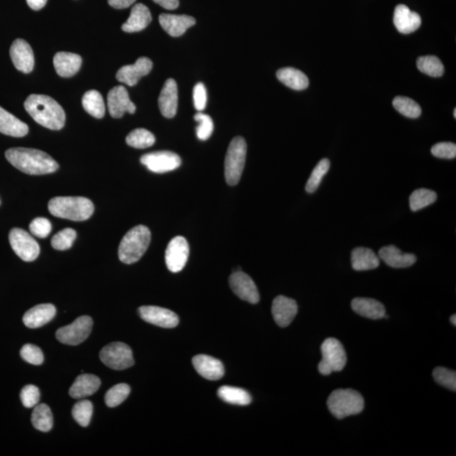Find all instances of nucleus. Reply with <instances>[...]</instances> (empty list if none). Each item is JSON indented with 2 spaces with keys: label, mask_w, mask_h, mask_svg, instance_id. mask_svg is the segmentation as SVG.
I'll use <instances>...</instances> for the list:
<instances>
[{
  "label": "nucleus",
  "mask_w": 456,
  "mask_h": 456,
  "mask_svg": "<svg viewBox=\"0 0 456 456\" xmlns=\"http://www.w3.org/2000/svg\"><path fill=\"white\" fill-rule=\"evenodd\" d=\"M6 158L10 164L26 174H48L59 169L58 163L50 155L30 148H11L6 151Z\"/></svg>",
  "instance_id": "1"
},
{
  "label": "nucleus",
  "mask_w": 456,
  "mask_h": 456,
  "mask_svg": "<svg viewBox=\"0 0 456 456\" xmlns=\"http://www.w3.org/2000/svg\"><path fill=\"white\" fill-rule=\"evenodd\" d=\"M26 112L37 124L52 131H59L66 124V113L55 99L46 95H30L24 104Z\"/></svg>",
  "instance_id": "2"
},
{
  "label": "nucleus",
  "mask_w": 456,
  "mask_h": 456,
  "mask_svg": "<svg viewBox=\"0 0 456 456\" xmlns=\"http://www.w3.org/2000/svg\"><path fill=\"white\" fill-rule=\"evenodd\" d=\"M48 211L56 218L82 222L93 216L94 205L85 197H55L49 201Z\"/></svg>",
  "instance_id": "3"
},
{
  "label": "nucleus",
  "mask_w": 456,
  "mask_h": 456,
  "mask_svg": "<svg viewBox=\"0 0 456 456\" xmlns=\"http://www.w3.org/2000/svg\"><path fill=\"white\" fill-rule=\"evenodd\" d=\"M151 238V231L146 226L139 225L131 228L120 243V260L127 265L135 263L146 252Z\"/></svg>",
  "instance_id": "4"
},
{
  "label": "nucleus",
  "mask_w": 456,
  "mask_h": 456,
  "mask_svg": "<svg viewBox=\"0 0 456 456\" xmlns=\"http://www.w3.org/2000/svg\"><path fill=\"white\" fill-rule=\"evenodd\" d=\"M327 406L330 412L338 419L357 415L364 409L362 395L352 389H339L330 394Z\"/></svg>",
  "instance_id": "5"
},
{
  "label": "nucleus",
  "mask_w": 456,
  "mask_h": 456,
  "mask_svg": "<svg viewBox=\"0 0 456 456\" xmlns=\"http://www.w3.org/2000/svg\"><path fill=\"white\" fill-rule=\"evenodd\" d=\"M247 155V144L243 137H236L231 140L225 160V178L227 184L235 186L240 181L245 169Z\"/></svg>",
  "instance_id": "6"
},
{
  "label": "nucleus",
  "mask_w": 456,
  "mask_h": 456,
  "mask_svg": "<svg viewBox=\"0 0 456 456\" xmlns=\"http://www.w3.org/2000/svg\"><path fill=\"white\" fill-rule=\"evenodd\" d=\"M322 360L319 363V371L323 375L340 372L347 364V354L340 341L328 338L321 345Z\"/></svg>",
  "instance_id": "7"
},
{
  "label": "nucleus",
  "mask_w": 456,
  "mask_h": 456,
  "mask_svg": "<svg viewBox=\"0 0 456 456\" xmlns=\"http://www.w3.org/2000/svg\"><path fill=\"white\" fill-rule=\"evenodd\" d=\"M100 359L106 367L114 370H124L134 365L131 348L123 342H113L101 350Z\"/></svg>",
  "instance_id": "8"
},
{
  "label": "nucleus",
  "mask_w": 456,
  "mask_h": 456,
  "mask_svg": "<svg viewBox=\"0 0 456 456\" xmlns=\"http://www.w3.org/2000/svg\"><path fill=\"white\" fill-rule=\"evenodd\" d=\"M93 325V319L90 316L79 317L72 324L57 330L56 338L61 343L77 345L88 338Z\"/></svg>",
  "instance_id": "9"
},
{
  "label": "nucleus",
  "mask_w": 456,
  "mask_h": 456,
  "mask_svg": "<svg viewBox=\"0 0 456 456\" xmlns=\"http://www.w3.org/2000/svg\"><path fill=\"white\" fill-rule=\"evenodd\" d=\"M9 239L14 252L22 260L32 262L39 256V245L28 231L21 228H13L10 231Z\"/></svg>",
  "instance_id": "10"
},
{
  "label": "nucleus",
  "mask_w": 456,
  "mask_h": 456,
  "mask_svg": "<svg viewBox=\"0 0 456 456\" xmlns=\"http://www.w3.org/2000/svg\"><path fill=\"white\" fill-rule=\"evenodd\" d=\"M140 162L151 172L164 173L177 169L181 165L180 155L172 151H155L142 155Z\"/></svg>",
  "instance_id": "11"
},
{
  "label": "nucleus",
  "mask_w": 456,
  "mask_h": 456,
  "mask_svg": "<svg viewBox=\"0 0 456 456\" xmlns=\"http://www.w3.org/2000/svg\"><path fill=\"white\" fill-rule=\"evenodd\" d=\"M189 246L187 240L181 236L175 237L167 247L165 260L170 272L177 273L182 271L187 263Z\"/></svg>",
  "instance_id": "12"
},
{
  "label": "nucleus",
  "mask_w": 456,
  "mask_h": 456,
  "mask_svg": "<svg viewBox=\"0 0 456 456\" xmlns=\"http://www.w3.org/2000/svg\"><path fill=\"white\" fill-rule=\"evenodd\" d=\"M229 284L231 290L239 298L252 304L260 301V294L256 285L247 274L241 271L235 272L230 276Z\"/></svg>",
  "instance_id": "13"
},
{
  "label": "nucleus",
  "mask_w": 456,
  "mask_h": 456,
  "mask_svg": "<svg viewBox=\"0 0 456 456\" xmlns=\"http://www.w3.org/2000/svg\"><path fill=\"white\" fill-rule=\"evenodd\" d=\"M139 314L143 321L162 328H174L180 322V319L174 312L161 307H140Z\"/></svg>",
  "instance_id": "14"
},
{
  "label": "nucleus",
  "mask_w": 456,
  "mask_h": 456,
  "mask_svg": "<svg viewBox=\"0 0 456 456\" xmlns=\"http://www.w3.org/2000/svg\"><path fill=\"white\" fill-rule=\"evenodd\" d=\"M108 106L110 115L120 119L125 113H135L136 106L129 99L128 91L123 86L113 87L108 95Z\"/></svg>",
  "instance_id": "15"
},
{
  "label": "nucleus",
  "mask_w": 456,
  "mask_h": 456,
  "mask_svg": "<svg viewBox=\"0 0 456 456\" xmlns=\"http://www.w3.org/2000/svg\"><path fill=\"white\" fill-rule=\"evenodd\" d=\"M10 55L15 68L23 73L28 74L33 70L34 53L28 41L21 39L15 40L11 45Z\"/></svg>",
  "instance_id": "16"
},
{
  "label": "nucleus",
  "mask_w": 456,
  "mask_h": 456,
  "mask_svg": "<svg viewBox=\"0 0 456 456\" xmlns=\"http://www.w3.org/2000/svg\"><path fill=\"white\" fill-rule=\"evenodd\" d=\"M153 68V63L146 57H142L137 59L131 66H125L120 68L116 75L117 81L126 84L129 86H134L144 75H147Z\"/></svg>",
  "instance_id": "17"
},
{
  "label": "nucleus",
  "mask_w": 456,
  "mask_h": 456,
  "mask_svg": "<svg viewBox=\"0 0 456 456\" xmlns=\"http://www.w3.org/2000/svg\"><path fill=\"white\" fill-rule=\"evenodd\" d=\"M272 311L276 324L280 327H287L298 314V304L294 299L278 296L274 299Z\"/></svg>",
  "instance_id": "18"
},
{
  "label": "nucleus",
  "mask_w": 456,
  "mask_h": 456,
  "mask_svg": "<svg viewBox=\"0 0 456 456\" xmlns=\"http://www.w3.org/2000/svg\"><path fill=\"white\" fill-rule=\"evenodd\" d=\"M178 102L177 82L173 79H167L158 99L159 108L162 115L167 119H172L176 115Z\"/></svg>",
  "instance_id": "19"
},
{
  "label": "nucleus",
  "mask_w": 456,
  "mask_h": 456,
  "mask_svg": "<svg viewBox=\"0 0 456 456\" xmlns=\"http://www.w3.org/2000/svg\"><path fill=\"white\" fill-rule=\"evenodd\" d=\"M159 22L165 32L170 36L180 37L191 26H195L196 19L186 15L162 14Z\"/></svg>",
  "instance_id": "20"
},
{
  "label": "nucleus",
  "mask_w": 456,
  "mask_h": 456,
  "mask_svg": "<svg viewBox=\"0 0 456 456\" xmlns=\"http://www.w3.org/2000/svg\"><path fill=\"white\" fill-rule=\"evenodd\" d=\"M193 368L203 378L209 380L222 379L225 372L220 360L207 355H197L193 359Z\"/></svg>",
  "instance_id": "21"
},
{
  "label": "nucleus",
  "mask_w": 456,
  "mask_h": 456,
  "mask_svg": "<svg viewBox=\"0 0 456 456\" xmlns=\"http://www.w3.org/2000/svg\"><path fill=\"white\" fill-rule=\"evenodd\" d=\"M55 314L56 307L53 304H39L26 312L23 316V322L28 328H39L50 322Z\"/></svg>",
  "instance_id": "22"
},
{
  "label": "nucleus",
  "mask_w": 456,
  "mask_h": 456,
  "mask_svg": "<svg viewBox=\"0 0 456 456\" xmlns=\"http://www.w3.org/2000/svg\"><path fill=\"white\" fill-rule=\"evenodd\" d=\"M379 257L392 268H408L416 263L415 254L402 253L394 245L383 247L379 251Z\"/></svg>",
  "instance_id": "23"
},
{
  "label": "nucleus",
  "mask_w": 456,
  "mask_h": 456,
  "mask_svg": "<svg viewBox=\"0 0 456 456\" xmlns=\"http://www.w3.org/2000/svg\"><path fill=\"white\" fill-rule=\"evenodd\" d=\"M420 15L410 10L408 6L399 5L394 13V24L399 32L409 34L415 32L421 26Z\"/></svg>",
  "instance_id": "24"
},
{
  "label": "nucleus",
  "mask_w": 456,
  "mask_h": 456,
  "mask_svg": "<svg viewBox=\"0 0 456 456\" xmlns=\"http://www.w3.org/2000/svg\"><path fill=\"white\" fill-rule=\"evenodd\" d=\"M82 64V57L72 53L59 52L53 58L57 73L64 78L71 77L77 73Z\"/></svg>",
  "instance_id": "25"
},
{
  "label": "nucleus",
  "mask_w": 456,
  "mask_h": 456,
  "mask_svg": "<svg viewBox=\"0 0 456 456\" xmlns=\"http://www.w3.org/2000/svg\"><path fill=\"white\" fill-rule=\"evenodd\" d=\"M151 20V14L147 6L143 3H136L132 8L128 21L122 26V29L125 32H138L146 28Z\"/></svg>",
  "instance_id": "26"
},
{
  "label": "nucleus",
  "mask_w": 456,
  "mask_h": 456,
  "mask_svg": "<svg viewBox=\"0 0 456 456\" xmlns=\"http://www.w3.org/2000/svg\"><path fill=\"white\" fill-rule=\"evenodd\" d=\"M100 386L101 380L96 375L82 374L76 378L68 393L74 399L86 398L96 393Z\"/></svg>",
  "instance_id": "27"
},
{
  "label": "nucleus",
  "mask_w": 456,
  "mask_h": 456,
  "mask_svg": "<svg viewBox=\"0 0 456 456\" xmlns=\"http://www.w3.org/2000/svg\"><path fill=\"white\" fill-rule=\"evenodd\" d=\"M351 305L357 314L365 318L380 319L386 314L385 306L375 299L356 298L352 300Z\"/></svg>",
  "instance_id": "28"
},
{
  "label": "nucleus",
  "mask_w": 456,
  "mask_h": 456,
  "mask_svg": "<svg viewBox=\"0 0 456 456\" xmlns=\"http://www.w3.org/2000/svg\"><path fill=\"white\" fill-rule=\"evenodd\" d=\"M351 260L352 268L357 272L370 271L379 267L380 263L377 254L364 247L353 249Z\"/></svg>",
  "instance_id": "29"
},
{
  "label": "nucleus",
  "mask_w": 456,
  "mask_h": 456,
  "mask_svg": "<svg viewBox=\"0 0 456 456\" xmlns=\"http://www.w3.org/2000/svg\"><path fill=\"white\" fill-rule=\"evenodd\" d=\"M28 124L0 106V133L12 137H23L28 135Z\"/></svg>",
  "instance_id": "30"
},
{
  "label": "nucleus",
  "mask_w": 456,
  "mask_h": 456,
  "mask_svg": "<svg viewBox=\"0 0 456 456\" xmlns=\"http://www.w3.org/2000/svg\"><path fill=\"white\" fill-rule=\"evenodd\" d=\"M281 83L296 91H302L309 86V78L302 71L294 68H281L276 73Z\"/></svg>",
  "instance_id": "31"
},
{
  "label": "nucleus",
  "mask_w": 456,
  "mask_h": 456,
  "mask_svg": "<svg viewBox=\"0 0 456 456\" xmlns=\"http://www.w3.org/2000/svg\"><path fill=\"white\" fill-rule=\"evenodd\" d=\"M82 105L84 109L96 119H102L105 115L104 98L97 91H87L82 98Z\"/></svg>",
  "instance_id": "32"
},
{
  "label": "nucleus",
  "mask_w": 456,
  "mask_h": 456,
  "mask_svg": "<svg viewBox=\"0 0 456 456\" xmlns=\"http://www.w3.org/2000/svg\"><path fill=\"white\" fill-rule=\"evenodd\" d=\"M218 397L229 404L247 406L252 401V397L246 390L240 388L222 386L218 390Z\"/></svg>",
  "instance_id": "33"
},
{
  "label": "nucleus",
  "mask_w": 456,
  "mask_h": 456,
  "mask_svg": "<svg viewBox=\"0 0 456 456\" xmlns=\"http://www.w3.org/2000/svg\"><path fill=\"white\" fill-rule=\"evenodd\" d=\"M32 423L37 430L47 433L51 430L53 425L50 408L46 404L35 406L32 414Z\"/></svg>",
  "instance_id": "34"
},
{
  "label": "nucleus",
  "mask_w": 456,
  "mask_h": 456,
  "mask_svg": "<svg viewBox=\"0 0 456 456\" xmlns=\"http://www.w3.org/2000/svg\"><path fill=\"white\" fill-rule=\"evenodd\" d=\"M437 193L428 189H418L410 196V208L412 211L421 210L435 202Z\"/></svg>",
  "instance_id": "35"
},
{
  "label": "nucleus",
  "mask_w": 456,
  "mask_h": 456,
  "mask_svg": "<svg viewBox=\"0 0 456 456\" xmlns=\"http://www.w3.org/2000/svg\"><path fill=\"white\" fill-rule=\"evenodd\" d=\"M155 142L154 135L146 129H136L129 133L126 137V143L129 146L137 149L151 147L153 146Z\"/></svg>",
  "instance_id": "36"
},
{
  "label": "nucleus",
  "mask_w": 456,
  "mask_h": 456,
  "mask_svg": "<svg viewBox=\"0 0 456 456\" xmlns=\"http://www.w3.org/2000/svg\"><path fill=\"white\" fill-rule=\"evenodd\" d=\"M417 66L421 72L432 77H440L444 72L442 62L436 56L420 57L417 61Z\"/></svg>",
  "instance_id": "37"
},
{
  "label": "nucleus",
  "mask_w": 456,
  "mask_h": 456,
  "mask_svg": "<svg viewBox=\"0 0 456 456\" xmlns=\"http://www.w3.org/2000/svg\"><path fill=\"white\" fill-rule=\"evenodd\" d=\"M393 106L402 115L410 117V119H417L421 115V106L409 97H395L393 101Z\"/></svg>",
  "instance_id": "38"
},
{
  "label": "nucleus",
  "mask_w": 456,
  "mask_h": 456,
  "mask_svg": "<svg viewBox=\"0 0 456 456\" xmlns=\"http://www.w3.org/2000/svg\"><path fill=\"white\" fill-rule=\"evenodd\" d=\"M131 393V387L127 383H119L110 389L105 395V403L108 408H116L126 400Z\"/></svg>",
  "instance_id": "39"
},
{
  "label": "nucleus",
  "mask_w": 456,
  "mask_h": 456,
  "mask_svg": "<svg viewBox=\"0 0 456 456\" xmlns=\"http://www.w3.org/2000/svg\"><path fill=\"white\" fill-rule=\"evenodd\" d=\"M330 167V162L329 159L327 158L322 159L318 163L317 166L314 167L313 172H312L309 180L307 182L305 189L307 193H312L316 191L319 184H321L322 178L328 172Z\"/></svg>",
  "instance_id": "40"
},
{
  "label": "nucleus",
  "mask_w": 456,
  "mask_h": 456,
  "mask_svg": "<svg viewBox=\"0 0 456 456\" xmlns=\"http://www.w3.org/2000/svg\"><path fill=\"white\" fill-rule=\"evenodd\" d=\"M93 412V403L87 400L78 401L72 409V416L82 427H87L90 424Z\"/></svg>",
  "instance_id": "41"
},
{
  "label": "nucleus",
  "mask_w": 456,
  "mask_h": 456,
  "mask_svg": "<svg viewBox=\"0 0 456 456\" xmlns=\"http://www.w3.org/2000/svg\"><path fill=\"white\" fill-rule=\"evenodd\" d=\"M76 231L72 228H66L53 236L51 245L57 250L70 249L76 238Z\"/></svg>",
  "instance_id": "42"
},
{
  "label": "nucleus",
  "mask_w": 456,
  "mask_h": 456,
  "mask_svg": "<svg viewBox=\"0 0 456 456\" xmlns=\"http://www.w3.org/2000/svg\"><path fill=\"white\" fill-rule=\"evenodd\" d=\"M433 378L439 385L447 388V389L456 390V372L448 370V368L439 367L433 372Z\"/></svg>",
  "instance_id": "43"
},
{
  "label": "nucleus",
  "mask_w": 456,
  "mask_h": 456,
  "mask_svg": "<svg viewBox=\"0 0 456 456\" xmlns=\"http://www.w3.org/2000/svg\"><path fill=\"white\" fill-rule=\"evenodd\" d=\"M195 120L199 123L196 128L198 138L200 140H207L210 138L214 131V124H213L211 117L199 112L196 114Z\"/></svg>",
  "instance_id": "44"
},
{
  "label": "nucleus",
  "mask_w": 456,
  "mask_h": 456,
  "mask_svg": "<svg viewBox=\"0 0 456 456\" xmlns=\"http://www.w3.org/2000/svg\"><path fill=\"white\" fill-rule=\"evenodd\" d=\"M23 359L30 364L41 365L44 363V357L41 350L33 344H26L21 350Z\"/></svg>",
  "instance_id": "45"
},
{
  "label": "nucleus",
  "mask_w": 456,
  "mask_h": 456,
  "mask_svg": "<svg viewBox=\"0 0 456 456\" xmlns=\"http://www.w3.org/2000/svg\"><path fill=\"white\" fill-rule=\"evenodd\" d=\"M21 400L26 408H32L39 403L40 391L35 386L28 385L23 388L21 392Z\"/></svg>",
  "instance_id": "46"
},
{
  "label": "nucleus",
  "mask_w": 456,
  "mask_h": 456,
  "mask_svg": "<svg viewBox=\"0 0 456 456\" xmlns=\"http://www.w3.org/2000/svg\"><path fill=\"white\" fill-rule=\"evenodd\" d=\"M30 233L40 238H47L52 231V224L47 218H37L30 222Z\"/></svg>",
  "instance_id": "47"
},
{
  "label": "nucleus",
  "mask_w": 456,
  "mask_h": 456,
  "mask_svg": "<svg viewBox=\"0 0 456 456\" xmlns=\"http://www.w3.org/2000/svg\"><path fill=\"white\" fill-rule=\"evenodd\" d=\"M431 152L436 158L453 159L456 157V146L452 142H441L435 144L432 147Z\"/></svg>",
  "instance_id": "48"
},
{
  "label": "nucleus",
  "mask_w": 456,
  "mask_h": 456,
  "mask_svg": "<svg viewBox=\"0 0 456 456\" xmlns=\"http://www.w3.org/2000/svg\"><path fill=\"white\" fill-rule=\"evenodd\" d=\"M193 104L197 111L201 112L207 106V93L203 83H198L193 87Z\"/></svg>",
  "instance_id": "49"
},
{
  "label": "nucleus",
  "mask_w": 456,
  "mask_h": 456,
  "mask_svg": "<svg viewBox=\"0 0 456 456\" xmlns=\"http://www.w3.org/2000/svg\"><path fill=\"white\" fill-rule=\"evenodd\" d=\"M109 6L114 9L122 10L126 9L134 3L136 0H108Z\"/></svg>",
  "instance_id": "50"
},
{
  "label": "nucleus",
  "mask_w": 456,
  "mask_h": 456,
  "mask_svg": "<svg viewBox=\"0 0 456 456\" xmlns=\"http://www.w3.org/2000/svg\"><path fill=\"white\" fill-rule=\"evenodd\" d=\"M153 1L164 8V9L169 10L177 9L180 6V0H153Z\"/></svg>",
  "instance_id": "51"
},
{
  "label": "nucleus",
  "mask_w": 456,
  "mask_h": 456,
  "mask_svg": "<svg viewBox=\"0 0 456 456\" xmlns=\"http://www.w3.org/2000/svg\"><path fill=\"white\" fill-rule=\"evenodd\" d=\"M26 2H28V5L30 9L40 10L46 6L48 0H26Z\"/></svg>",
  "instance_id": "52"
},
{
  "label": "nucleus",
  "mask_w": 456,
  "mask_h": 456,
  "mask_svg": "<svg viewBox=\"0 0 456 456\" xmlns=\"http://www.w3.org/2000/svg\"><path fill=\"white\" fill-rule=\"evenodd\" d=\"M450 321H451L452 324L454 325V326L456 325V316H455V314L452 315V316L450 317Z\"/></svg>",
  "instance_id": "53"
},
{
  "label": "nucleus",
  "mask_w": 456,
  "mask_h": 456,
  "mask_svg": "<svg viewBox=\"0 0 456 456\" xmlns=\"http://www.w3.org/2000/svg\"><path fill=\"white\" fill-rule=\"evenodd\" d=\"M454 117H456V109L454 110Z\"/></svg>",
  "instance_id": "54"
}]
</instances>
